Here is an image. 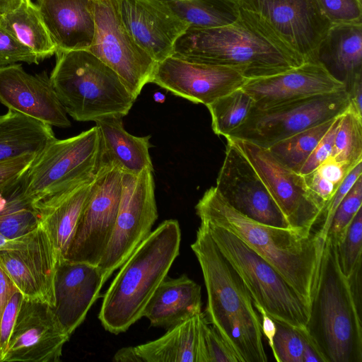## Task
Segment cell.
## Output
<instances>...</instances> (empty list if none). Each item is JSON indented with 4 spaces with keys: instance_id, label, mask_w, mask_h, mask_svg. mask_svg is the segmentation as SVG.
Instances as JSON below:
<instances>
[{
    "instance_id": "obj_43",
    "label": "cell",
    "mask_w": 362,
    "mask_h": 362,
    "mask_svg": "<svg viewBox=\"0 0 362 362\" xmlns=\"http://www.w3.org/2000/svg\"><path fill=\"white\" fill-rule=\"evenodd\" d=\"M38 64L40 59L21 44L0 24V66L16 62Z\"/></svg>"
},
{
    "instance_id": "obj_9",
    "label": "cell",
    "mask_w": 362,
    "mask_h": 362,
    "mask_svg": "<svg viewBox=\"0 0 362 362\" xmlns=\"http://www.w3.org/2000/svg\"><path fill=\"white\" fill-rule=\"evenodd\" d=\"M100 151L96 126L68 139H54L35 157L23 176L25 194L34 203L94 175Z\"/></svg>"
},
{
    "instance_id": "obj_30",
    "label": "cell",
    "mask_w": 362,
    "mask_h": 362,
    "mask_svg": "<svg viewBox=\"0 0 362 362\" xmlns=\"http://www.w3.org/2000/svg\"><path fill=\"white\" fill-rule=\"evenodd\" d=\"M0 24L41 61L56 53L39 9L31 0H22L13 10L1 13Z\"/></svg>"
},
{
    "instance_id": "obj_27",
    "label": "cell",
    "mask_w": 362,
    "mask_h": 362,
    "mask_svg": "<svg viewBox=\"0 0 362 362\" xmlns=\"http://www.w3.org/2000/svg\"><path fill=\"white\" fill-rule=\"evenodd\" d=\"M100 139V164L117 165L123 173L153 171L149 153L151 136H136L124 128L122 117L108 116L95 121Z\"/></svg>"
},
{
    "instance_id": "obj_24",
    "label": "cell",
    "mask_w": 362,
    "mask_h": 362,
    "mask_svg": "<svg viewBox=\"0 0 362 362\" xmlns=\"http://www.w3.org/2000/svg\"><path fill=\"white\" fill-rule=\"evenodd\" d=\"M94 175L35 202L39 223L45 230L60 259H64L87 201Z\"/></svg>"
},
{
    "instance_id": "obj_46",
    "label": "cell",
    "mask_w": 362,
    "mask_h": 362,
    "mask_svg": "<svg viewBox=\"0 0 362 362\" xmlns=\"http://www.w3.org/2000/svg\"><path fill=\"white\" fill-rule=\"evenodd\" d=\"M37 155L25 154L0 163V191L20 180Z\"/></svg>"
},
{
    "instance_id": "obj_5",
    "label": "cell",
    "mask_w": 362,
    "mask_h": 362,
    "mask_svg": "<svg viewBox=\"0 0 362 362\" xmlns=\"http://www.w3.org/2000/svg\"><path fill=\"white\" fill-rule=\"evenodd\" d=\"M305 329L325 362H362L361 305L328 238Z\"/></svg>"
},
{
    "instance_id": "obj_37",
    "label": "cell",
    "mask_w": 362,
    "mask_h": 362,
    "mask_svg": "<svg viewBox=\"0 0 362 362\" xmlns=\"http://www.w3.org/2000/svg\"><path fill=\"white\" fill-rule=\"evenodd\" d=\"M276 327L272 351L274 359L277 362H303L305 348L312 341L306 329H296L278 322Z\"/></svg>"
},
{
    "instance_id": "obj_20",
    "label": "cell",
    "mask_w": 362,
    "mask_h": 362,
    "mask_svg": "<svg viewBox=\"0 0 362 362\" xmlns=\"http://www.w3.org/2000/svg\"><path fill=\"white\" fill-rule=\"evenodd\" d=\"M344 88V83L318 62H307L277 74L247 79L242 86L257 109Z\"/></svg>"
},
{
    "instance_id": "obj_4",
    "label": "cell",
    "mask_w": 362,
    "mask_h": 362,
    "mask_svg": "<svg viewBox=\"0 0 362 362\" xmlns=\"http://www.w3.org/2000/svg\"><path fill=\"white\" fill-rule=\"evenodd\" d=\"M180 241L179 223L165 220L119 267L104 295L98 315L107 331L124 332L142 317L147 303L178 256Z\"/></svg>"
},
{
    "instance_id": "obj_18",
    "label": "cell",
    "mask_w": 362,
    "mask_h": 362,
    "mask_svg": "<svg viewBox=\"0 0 362 362\" xmlns=\"http://www.w3.org/2000/svg\"><path fill=\"white\" fill-rule=\"evenodd\" d=\"M247 79L226 66L170 56L158 62L151 83L194 103L208 105L242 88Z\"/></svg>"
},
{
    "instance_id": "obj_1",
    "label": "cell",
    "mask_w": 362,
    "mask_h": 362,
    "mask_svg": "<svg viewBox=\"0 0 362 362\" xmlns=\"http://www.w3.org/2000/svg\"><path fill=\"white\" fill-rule=\"evenodd\" d=\"M195 210L200 221L238 235L282 276L310 309L325 243L317 232L275 227L252 220L232 207L215 187L204 192Z\"/></svg>"
},
{
    "instance_id": "obj_42",
    "label": "cell",
    "mask_w": 362,
    "mask_h": 362,
    "mask_svg": "<svg viewBox=\"0 0 362 362\" xmlns=\"http://www.w3.org/2000/svg\"><path fill=\"white\" fill-rule=\"evenodd\" d=\"M361 174L362 162H360L350 171L332 198L324 206L321 216V217L323 216V223L321 228L317 231L318 237L322 241H326L327 235L336 209L358 178L361 176Z\"/></svg>"
},
{
    "instance_id": "obj_31",
    "label": "cell",
    "mask_w": 362,
    "mask_h": 362,
    "mask_svg": "<svg viewBox=\"0 0 362 362\" xmlns=\"http://www.w3.org/2000/svg\"><path fill=\"white\" fill-rule=\"evenodd\" d=\"M188 28H218L235 23L240 16L239 0H157Z\"/></svg>"
},
{
    "instance_id": "obj_51",
    "label": "cell",
    "mask_w": 362,
    "mask_h": 362,
    "mask_svg": "<svg viewBox=\"0 0 362 362\" xmlns=\"http://www.w3.org/2000/svg\"><path fill=\"white\" fill-rule=\"evenodd\" d=\"M22 0H0V14L16 8Z\"/></svg>"
},
{
    "instance_id": "obj_29",
    "label": "cell",
    "mask_w": 362,
    "mask_h": 362,
    "mask_svg": "<svg viewBox=\"0 0 362 362\" xmlns=\"http://www.w3.org/2000/svg\"><path fill=\"white\" fill-rule=\"evenodd\" d=\"M54 139L51 126L8 110L0 115V163L25 154L38 155Z\"/></svg>"
},
{
    "instance_id": "obj_38",
    "label": "cell",
    "mask_w": 362,
    "mask_h": 362,
    "mask_svg": "<svg viewBox=\"0 0 362 362\" xmlns=\"http://www.w3.org/2000/svg\"><path fill=\"white\" fill-rule=\"evenodd\" d=\"M338 262L341 272L349 278L361 268L362 209L350 223L343 240L336 245Z\"/></svg>"
},
{
    "instance_id": "obj_35",
    "label": "cell",
    "mask_w": 362,
    "mask_h": 362,
    "mask_svg": "<svg viewBox=\"0 0 362 362\" xmlns=\"http://www.w3.org/2000/svg\"><path fill=\"white\" fill-rule=\"evenodd\" d=\"M331 157L352 166L362 162V116L350 105L341 116Z\"/></svg>"
},
{
    "instance_id": "obj_6",
    "label": "cell",
    "mask_w": 362,
    "mask_h": 362,
    "mask_svg": "<svg viewBox=\"0 0 362 362\" xmlns=\"http://www.w3.org/2000/svg\"><path fill=\"white\" fill-rule=\"evenodd\" d=\"M51 84L67 115L78 122L126 116L135 98L118 75L89 50L57 52Z\"/></svg>"
},
{
    "instance_id": "obj_33",
    "label": "cell",
    "mask_w": 362,
    "mask_h": 362,
    "mask_svg": "<svg viewBox=\"0 0 362 362\" xmlns=\"http://www.w3.org/2000/svg\"><path fill=\"white\" fill-rule=\"evenodd\" d=\"M335 118L295 134L267 149L282 164L299 173L302 165Z\"/></svg>"
},
{
    "instance_id": "obj_50",
    "label": "cell",
    "mask_w": 362,
    "mask_h": 362,
    "mask_svg": "<svg viewBox=\"0 0 362 362\" xmlns=\"http://www.w3.org/2000/svg\"><path fill=\"white\" fill-rule=\"evenodd\" d=\"M30 233H31L15 239H8L0 233V250L21 246L27 241Z\"/></svg>"
},
{
    "instance_id": "obj_34",
    "label": "cell",
    "mask_w": 362,
    "mask_h": 362,
    "mask_svg": "<svg viewBox=\"0 0 362 362\" xmlns=\"http://www.w3.org/2000/svg\"><path fill=\"white\" fill-rule=\"evenodd\" d=\"M253 105L252 98L242 88L206 105L214 134L226 136L245 121Z\"/></svg>"
},
{
    "instance_id": "obj_45",
    "label": "cell",
    "mask_w": 362,
    "mask_h": 362,
    "mask_svg": "<svg viewBox=\"0 0 362 362\" xmlns=\"http://www.w3.org/2000/svg\"><path fill=\"white\" fill-rule=\"evenodd\" d=\"M23 299V294L16 291L7 303L0 321V362L5 354L17 314Z\"/></svg>"
},
{
    "instance_id": "obj_11",
    "label": "cell",
    "mask_w": 362,
    "mask_h": 362,
    "mask_svg": "<svg viewBox=\"0 0 362 362\" xmlns=\"http://www.w3.org/2000/svg\"><path fill=\"white\" fill-rule=\"evenodd\" d=\"M153 171L123 173L115 228L98 267L105 282L150 234L158 218Z\"/></svg>"
},
{
    "instance_id": "obj_21",
    "label": "cell",
    "mask_w": 362,
    "mask_h": 362,
    "mask_svg": "<svg viewBox=\"0 0 362 362\" xmlns=\"http://www.w3.org/2000/svg\"><path fill=\"white\" fill-rule=\"evenodd\" d=\"M127 30L157 63L172 56L188 25L157 0H117Z\"/></svg>"
},
{
    "instance_id": "obj_14",
    "label": "cell",
    "mask_w": 362,
    "mask_h": 362,
    "mask_svg": "<svg viewBox=\"0 0 362 362\" xmlns=\"http://www.w3.org/2000/svg\"><path fill=\"white\" fill-rule=\"evenodd\" d=\"M226 139L250 163L289 227L313 232L325 205L310 191L304 176L282 164L267 148L244 140Z\"/></svg>"
},
{
    "instance_id": "obj_12",
    "label": "cell",
    "mask_w": 362,
    "mask_h": 362,
    "mask_svg": "<svg viewBox=\"0 0 362 362\" xmlns=\"http://www.w3.org/2000/svg\"><path fill=\"white\" fill-rule=\"evenodd\" d=\"M122 175L117 165H98L64 259L98 266L115 228Z\"/></svg>"
},
{
    "instance_id": "obj_13",
    "label": "cell",
    "mask_w": 362,
    "mask_h": 362,
    "mask_svg": "<svg viewBox=\"0 0 362 362\" xmlns=\"http://www.w3.org/2000/svg\"><path fill=\"white\" fill-rule=\"evenodd\" d=\"M95 33L89 51L112 69L136 99L151 83L157 62L134 40L117 0H95Z\"/></svg>"
},
{
    "instance_id": "obj_16",
    "label": "cell",
    "mask_w": 362,
    "mask_h": 362,
    "mask_svg": "<svg viewBox=\"0 0 362 362\" xmlns=\"http://www.w3.org/2000/svg\"><path fill=\"white\" fill-rule=\"evenodd\" d=\"M69 337L49 305L23 297L1 362H58Z\"/></svg>"
},
{
    "instance_id": "obj_19",
    "label": "cell",
    "mask_w": 362,
    "mask_h": 362,
    "mask_svg": "<svg viewBox=\"0 0 362 362\" xmlns=\"http://www.w3.org/2000/svg\"><path fill=\"white\" fill-rule=\"evenodd\" d=\"M0 103L51 127L71 126L45 71L30 74L20 64L0 66Z\"/></svg>"
},
{
    "instance_id": "obj_39",
    "label": "cell",
    "mask_w": 362,
    "mask_h": 362,
    "mask_svg": "<svg viewBox=\"0 0 362 362\" xmlns=\"http://www.w3.org/2000/svg\"><path fill=\"white\" fill-rule=\"evenodd\" d=\"M361 204L362 177L361 176L336 209L327 238L336 245L340 243L343 240L353 218L361 208Z\"/></svg>"
},
{
    "instance_id": "obj_10",
    "label": "cell",
    "mask_w": 362,
    "mask_h": 362,
    "mask_svg": "<svg viewBox=\"0 0 362 362\" xmlns=\"http://www.w3.org/2000/svg\"><path fill=\"white\" fill-rule=\"evenodd\" d=\"M240 9L269 37L305 62H316L332 25L317 0H239Z\"/></svg>"
},
{
    "instance_id": "obj_3",
    "label": "cell",
    "mask_w": 362,
    "mask_h": 362,
    "mask_svg": "<svg viewBox=\"0 0 362 362\" xmlns=\"http://www.w3.org/2000/svg\"><path fill=\"white\" fill-rule=\"evenodd\" d=\"M173 56L226 66L247 79L277 74L305 62L269 37L240 9L233 23L218 28H188L177 40Z\"/></svg>"
},
{
    "instance_id": "obj_47",
    "label": "cell",
    "mask_w": 362,
    "mask_h": 362,
    "mask_svg": "<svg viewBox=\"0 0 362 362\" xmlns=\"http://www.w3.org/2000/svg\"><path fill=\"white\" fill-rule=\"evenodd\" d=\"M253 304L257 311L260 314L262 334L265 337L271 350L273 351L274 337L276 329V322L262 306L255 303Z\"/></svg>"
},
{
    "instance_id": "obj_25",
    "label": "cell",
    "mask_w": 362,
    "mask_h": 362,
    "mask_svg": "<svg viewBox=\"0 0 362 362\" xmlns=\"http://www.w3.org/2000/svg\"><path fill=\"white\" fill-rule=\"evenodd\" d=\"M201 313L168 329L160 338L124 347L114 356L117 362H204Z\"/></svg>"
},
{
    "instance_id": "obj_2",
    "label": "cell",
    "mask_w": 362,
    "mask_h": 362,
    "mask_svg": "<svg viewBox=\"0 0 362 362\" xmlns=\"http://www.w3.org/2000/svg\"><path fill=\"white\" fill-rule=\"evenodd\" d=\"M207 293L204 315L240 362H267L261 318L241 279L201 222L191 245Z\"/></svg>"
},
{
    "instance_id": "obj_8",
    "label": "cell",
    "mask_w": 362,
    "mask_h": 362,
    "mask_svg": "<svg viewBox=\"0 0 362 362\" xmlns=\"http://www.w3.org/2000/svg\"><path fill=\"white\" fill-rule=\"evenodd\" d=\"M349 105V94L344 88L267 109L252 107L245 121L225 137L268 148L295 134L342 115Z\"/></svg>"
},
{
    "instance_id": "obj_49",
    "label": "cell",
    "mask_w": 362,
    "mask_h": 362,
    "mask_svg": "<svg viewBox=\"0 0 362 362\" xmlns=\"http://www.w3.org/2000/svg\"><path fill=\"white\" fill-rule=\"evenodd\" d=\"M346 90L349 94L350 106L362 116V76L353 81Z\"/></svg>"
},
{
    "instance_id": "obj_15",
    "label": "cell",
    "mask_w": 362,
    "mask_h": 362,
    "mask_svg": "<svg viewBox=\"0 0 362 362\" xmlns=\"http://www.w3.org/2000/svg\"><path fill=\"white\" fill-rule=\"evenodd\" d=\"M215 187L232 207L247 217L269 226L290 228L250 163L229 139Z\"/></svg>"
},
{
    "instance_id": "obj_7",
    "label": "cell",
    "mask_w": 362,
    "mask_h": 362,
    "mask_svg": "<svg viewBox=\"0 0 362 362\" xmlns=\"http://www.w3.org/2000/svg\"><path fill=\"white\" fill-rule=\"evenodd\" d=\"M223 257L237 272L253 303L276 322L305 329L310 308L282 276L229 230L201 221Z\"/></svg>"
},
{
    "instance_id": "obj_23",
    "label": "cell",
    "mask_w": 362,
    "mask_h": 362,
    "mask_svg": "<svg viewBox=\"0 0 362 362\" xmlns=\"http://www.w3.org/2000/svg\"><path fill=\"white\" fill-rule=\"evenodd\" d=\"M57 52L88 50L95 33V0H36Z\"/></svg>"
},
{
    "instance_id": "obj_22",
    "label": "cell",
    "mask_w": 362,
    "mask_h": 362,
    "mask_svg": "<svg viewBox=\"0 0 362 362\" xmlns=\"http://www.w3.org/2000/svg\"><path fill=\"white\" fill-rule=\"evenodd\" d=\"M104 283L96 265L66 259L59 261L54 281V305L52 308L70 336L83 322L99 297Z\"/></svg>"
},
{
    "instance_id": "obj_32",
    "label": "cell",
    "mask_w": 362,
    "mask_h": 362,
    "mask_svg": "<svg viewBox=\"0 0 362 362\" xmlns=\"http://www.w3.org/2000/svg\"><path fill=\"white\" fill-rule=\"evenodd\" d=\"M22 177L0 191V233L8 239L25 235L39 226L37 212L25 194Z\"/></svg>"
},
{
    "instance_id": "obj_48",
    "label": "cell",
    "mask_w": 362,
    "mask_h": 362,
    "mask_svg": "<svg viewBox=\"0 0 362 362\" xmlns=\"http://www.w3.org/2000/svg\"><path fill=\"white\" fill-rule=\"evenodd\" d=\"M17 291L13 283L0 267V321L11 297Z\"/></svg>"
},
{
    "instance_id": "obj_36",
    "label": "cell",
    "mask_w": 362,
    "mask_h": 362,
    "mask_svg": "<svg viewBox=\"0 0 362 362\" xmlns=\"http://www.w3.org/2000/svg\"><path fill=\"white\" fill-rule=\"evenodd\" d=\"M355 166L337 161L330 156L303 176L310 191L325 206Z\"/></svg>"
},
{
    "instance_id": "obj_26",
    "label": "cell",
    "mask_w": 362,
    "mask_h": 362,
    "mask_svg": "<svg viewBox=\"0 0 362 362\" xmlns=\"http://www.w3.org/2000/svg\"><path fill=\"white\" fill-rule=\"evenodd\" d=\"M201 286L186 274L166 276L147 303L143 316L151 326L172 328L202 313Z\"/></svg>"
},
{
    "instance_id": "obj_44",
    "label": "cell",
    "mask_w": 362,
    "mask_h": 362,
    "mask_svg": "<svg viewBox=\"0 0 362 362\" xmlns=\"http://www.w3.org/2000/svg\"><path fill=\"white\" fill-rule=\"evenodd\" d=\"M342 115L334 119L331 127L306 159L299 170L300 175H305L310 173L331 156L336 133Z\"/></svg>"
},
{
    "instance_id": "obj_17",
    "label": "cell",
    "mask_w": 362,
    "mask_h": 362,
    "mask_svg": "<svg viewBox=\"0 0 362 362\" xmlns=\"http://www.w3.org/2000/svg\"><path fill=\"white\" fill-rule=\"evenodd\" d=\"M60 258L40 225L19 247L0 250V267L25 298L54 305V281Z\"/></svg>"
},
{
    "instance_id": "obj_41",
    "label": "cell",
    "mask_w": 362,
    "mask_h": 362,
    "mask_svg": "<svg viewBox=\"0 0 362 362\" xmlns=\"http://www.w3.org/2000/svg\"><path fill=\"white\" fill-rule=\"evenodd\" d=\"M332 25L362 23V0H317Z\"/></svg>"
},
{
    "instance_id": "obj_28",
    "label": "cell",
    "mask_w": 362,
    "mask_h": 362,
    "mask_svg": "<svg viewBox=\"0 0 362 362\" xmlns=\"http://www.w3.org/2000/svg\"><path fill=\"white\" fill-rule=\"evenodd\" d=\"M316 62L345 88L362 76V23L332 25L319 45Z\"/></svg>"
},
{
    "instance_id": "obj_40",
    "label": "cell",
    "mask_w": 362,
    "mask_h": 362,
    "mask_svg": "<svg viewBox=\"0 0 362 362\" xmlns=\"http://www.w3.org/2000/svg\"><path fill=\"white\" fill-rule=\"evenodd\" d=\"M204 362H240L235 354L203 315L201 322Z\"/></svg>"
}]
</instances>
